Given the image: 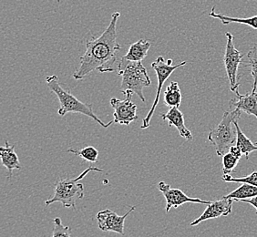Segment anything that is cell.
I'll return each mask as SVG.
<instances>
[{
    "label": "cell",
    "mask_w": 257,
    "mask_h": 237,
    "mask_svg": "<svg viewBox=\"0 0 257 237\" xmlns=\"http://www.w3.org/2000/svg\"><path fill=\"white\" fill-rule=\"evenodd\" d=\"M120 13L114 12L107 29L99 38H91L86 41V51L80 57L79 68L73 73V78L82 80L92 71L100 73L114 72V64L121 47L117 38V22Z\"/></svg>",
    "instance_id": "obj_1"
},
{
    "label": "cell",
    "mask_w": 257,
    "mask_h": 237,
    "mask_svg": "<svg viewBox=\"0 0 257 237\" xmlns=\"http://www.w3.org/2000/svg\"><path fill=\"white\" fill-rule=\"evenodd\" d=\"M118 75L121 76L120 92L126 95L136 94L143 102H146L144 89L152 84L147 69L142 62H128L119 67Z\"/></svg>",
    "instance_id": "obj_5"
},
{
    "label": "cell",
    "mask_w": 257,
    "mask_h": 237,
    "mask_svg": "<svg viewBox=\"0 0 257 237\" xmlns=\"http://www.w3.org/2000/svg\"><path fill=\"white\" fill-rule=\"evenodd\" d=\"M247 66L250 68V73L253 79L252 92H256L257 89V44L248 51Z\"/></svg>",
    "instance_id": "obj_21"
},
{
    "label": "cell",
    "mask_w": 257,
    "mask_h": 237,
    "mask_svg": "<svg viewBox=\"0 0 257 237\" xmlns=\"http://www.w3.org/2000/svg\"><path fill=\"white\" fill-rule=\"evenodd\" d=\"M186 61H183L180 62L179 64L173 66V59H168L167 61H165V59L163 58V56H160L157 58V59L152 63V68L155 70L156 75H157V79H158V86H157V92H156V97L154 99V104L152 106V108L150 109L148 114L146 115V117L144 118L143 121V124L141 126L142 129H147L150 127L151 124V120L154 116V111L157 107L159 103V99H160V95H161V91L163 89V84L164 82L170 78V76L173 74V71L175 69H178L182 66L186 65Z\"/></svg>",
    "instance_id": "obj_6"
},
{
    "label": "cell",
    "mask_w": 257,
    "mask_h": 237,
    "mask_svg": "<svg viewBox=\"0 0 257 237\" xmlns=\"http://www.w3.org/2000/svg\"><path fill=\"white\" fill-rule=\"evenodd\" d=\"M151 41L140 40L134 44L130 46L128 52L120 59L119 67H121L128 62H142L148 55V51L151 48Z\"/></svg>",
    "instance_id": "obj_14"
},
{
    "label": "cell",
    "mask_w": 257,
    "mask_h": 237,
    "mask_svg": "<svg viewBox=\"0 0 257 237\" xmlns=\"http://www.w3.org/2000/svg\"><path fill=\"white\" fill-rule=\"evenodd\" d=\"M235 93L236 98L230 101V109H240L242 112L252 115L257 118V91L241 95L237 89Z\"/></svg>",
    "instance_id": "obj_12"
},
{
    "label": "cell",
    "mask_w": 257,
    "mask_h": 237,
    "mask_svg": "<svg viewBox=\"0 0 257 237\" xmlns=\"http://www.w3.org/2000/svg\"><path fill=\"white\" fill-rule=\"evenodd\" d=\"M238 121H234V125L237 132V140H236V145L239 148L242 150V153L243 155H245L246 160H248V156L250 153H252L254 151H257L256 144H252V141L248 138L245 134L242 132L241 128L238 125Z\"/></svg>",
    "instance_id": "obj_18"
},
{
    "label": "cell",
    "mask_w": 257,
    "mask_h": 237,
    "mask_svg": "<svg viewBox=\"0 0 257 237\" xmlns=\"http://www.w3.org/2000/svg\"><path fill=\"white\" fill-rule=\"evenodd\" d=\"M239 161L240 160L230 152L225 153L223 156V175H230L233 172L234 168L237 166Z\"/></svg>",
    "instance_id": "obj_22"
},
{
    "label": "cell",
    "mask_w": 257,
    "mask_h": 237,
    "mask_svg": "<svg viewBox=\"0 0 257 237\" xmlns=\"http://www.w3.org/2000/svg\"><path fill=\"white\" fill-rule=\"evenodd\" d=\"M223 180L226 183H248L253 186H257V171L251 173L245 177L233 178L231 175H223Z\"/></svg>",
    "instance_id": "obj_23"
},
{
    "label": "cell",
    "mask_w": 257,
    "mask_h": 237,
    "mask_svg": "<svg viewBox=\"0 0 257 237\" xmlns=\"http://www.w3.org/2000/svg\"><path fill=\"white\" fill-rule=\"evenodd\" d=\"M225 36L227 41L224 50L223 63L230 83V89L232 92H235L240 86V83L237 81L238 69L242 63L243 55L235 48L233 43V36L230 32H226Z\"/></svg>",
    "instance_id": "obj_7"
},
{
    "label": "cell",
    "mask_w": 257,
    "mask_h": 237,
    "mask_svg": "<svg viewBox=\"0 0 257 237\" xmlns=\"http://www.w3.org/2000/svg\"><path fill=\"white\" fill-rule=\"evenodd\" d=\"M239 202H242V203H249V204H251L252 206H253V207L255 208V210H256L255 213L257 214V196H255V197L251 198V199L241 200V201H239Z\"/></svg>",
    "instance_id": "obj_26"
},
{
    "label": "cell",
    "mask_w": 257,
    "mask_h": 237,
    "mask_svg": "<svg viewBox=\"0 0 257 237\" xmlns=\"http://www.w3.org/2000/svg\"><path fill=\"white\" fill-rule=\"evenodd\" d=\"M232 199L223 196L222 199L211 202V203L207 204V207L202 213V215L197 219H195L193 222L190 223L191 226H196L199 223L204 221H207L210 219H215V218L221 217V216H227L231 214L232 209Z\"/></svg>",
    "instance_id": "obj_11"
},
{
    "label": "cell",
    "mask_w": 257,
    "mask_h": 237,
    "mask_svg": "<svg viewBox=\"0 0 257 237\" xmlns=\"http://www.w3.org/2000/svg\"><path fill=\"white\" fill-rule=\"evenodd\" d=\"M90 172L102 173V170L96 167H89L79 174L78 177L65 178L59 180L55 185L53 196L45 202L46 206L54 203H61L63 207H73L78 200L84 197V185L80 183L83 178Z\"/></svg>",
    "instance_id": "obj_4"
},
{
    "label": "cell",
    "mask_w": 257,
    "mask_h": 237,
    "mask_svg": "<svg viewBox=\"0 0 257 237\" xmlns=\"http://www.w3.org/2000/svg\"><path fill=\"white\" fill-rule=\"evenodd\" d=\"M158 190L162 192L166 200V207L165 212L168 213L172 208H178L179 206L183 205L184 203H203V204H209L211 202L209 201H203L199 198L190 197L183 193L182 190L172 188L170 184L160 182L158 183Z\"/></svg>",
    "instance_id": "obj_9"
},
{
    "label": "cell",
    "mask_w": 257,
    "mask_h": 237,
    "mask_svg": "<svg viewBox=\"0 0 257 237\" xmlns=\"http://www.w3.org/2000/svg\"><path fill=\"white\" fill-rule=\"evenodd\" d=\"M242 111L238 109H229L223 114L221 123L217 127L211 130L208 134V141L213 144L216 150V154L223 157L227 153L237 140V132L234 121L239 120Z\"/></svg>",
    "instance_id": "obj_3"
},
{
    "label": "cell",
    "mask_w": 257,
    "mask_h": 237,
    "mask_svg": "<svg viewBox=\"0 0 257 237\" xmlns=\"http://www.w3.org/2000/svg\"><path fill=\"white\" fill-rule=\"evenodd\" d=\"M230 153H232L235 157H237L239 160L241 159V157H242V150L241 149L239 148L238 147L237 145H233V146H232L231 147V149H230V151H229Z\"/></svg>",
    "instance_id": "obj_25"
},
{
    "label": "cell",
    "mask_w": 257,
    "mask_h": 237,
    "mask_svg": "<svg viewBox=\"0 0 257 237\" xmlns=\"http://www.w3.org/2000/svg\"><path fill=\"white\" fill-rule=\"evenodd\" d=\"M256 144V145H257V143H256V144Z\"/></svg>",
    "instance_id": "obj_27"
},
{
    "label": "cell",
    "mask_w": 257,
    "mask_h": 237,
    "mask_svg": "<svg viewBox=\"0 0 257 237\" xmlns=\"http://www.w3.org/2000/svg\"><path fill=\"white\" fill-rule=\"evenodd\" d=\"M255 196H257V186H253L248 183H242L240 187H238L236 190L232 191V193L225 195V197L232 199L236 202H239L241 200H245V199H251Z\"/></svg>",
    "instance_id": "obj_19"
},
{
    "label": "cell",
    "mask_w": 257,
    "mask_h": 237,
    "mask_svg": "<svg viewBox=\"0 0 257 237\" xmlns=\"http://www.w3.org/2000/svg\"><path fill=\"white\" fill-rule=\"evenodd\" d=\"M54 229L52 237H71V229L66 226L61 221V218L56 217L54 219Z\"/></svg>",
    "instance_id": "obj_24"
},
{
    "label": "cell",
    "mask_w": 257,
    "mask_h": 237,
    "mask_svg": "<svg viewBox=\"0 0 257 237\" xmlns=\"http://www.w3.org/2000/svg\"><path fill=\"white\" fill-rule=\"evenodd\" d=\"M0 157L2 164L5 166L9 172V179H11L14 170H20V159L15 152V146H10L8 141L5 142V146L0 148Z\"/></svg>",
    "instance_id": "obj_15"
},
{
    "label": "cell",
    "mask_w": 257,
    "mask_h": 237,
    "mask_svg": "<svg viewBox=\"0 0 257 237\" xmlns=\"http://www.w3.org/2000/svg\"><path fill=\"white\" fill-rule=\"evenodd\" d=\"M182 99H183V96H182L178 82L172 81L166 87V89L163 93V103L170 108H173V107L179 108L182 103Z\"/></svg>",
    "instance_id": "obj_16"
},
{
    "label": "cell",
    "mask_w": 257,
    "mask_h": 237,
    "mask_svg": "<svg viewBox=\"0 0 257 237\" xmlns=\"http://www.w3.org/2000/svg\"><path fill=\"white\" fill-rule=\"evenodd\" d=\"M161 117L163 118V121L168 122L170 127L174 126L175 128L177 129L181 137H183L187 141H193V134L190 132V130L185 126L184 116L179 108L177 107L171 108L168 112L161 114Z\"/></svg>",
    "instance_id": "obj_13"
},
{
    "label": "cell",
    "mask_w": 257,
    "mask_h": 237,
    "mask_svg": "<svg viewBox=\"0 0 257 237\" xmlns=\"http://www.w3.org/2000/svg\"><path fill=\"white\" fill-rule=\"evenodd\" d=\"M133 95H126V99H119L112 98L109 101L113 108L114 124L128 126L132 123L138 120L137 106L132 101Z\"/></svg>",
    "instance_id": "obj_8"
},
{
    "label": "cell",
    "mask_w": 257,
    "mask_h": 237,
    "mask_svg": "<svg viewBox=\"0 0 257 237\" xmlns=\"http://www.w3.org/2000/svg\"><path fill=\"white\" fill-rule=\"evenodd\" d=\"M69 153H73L77 156H79L80 158L84 159L85 161L89 163H97L98 162V157H99V151L93 146H87L80 150H73L69 149L68 150Z\"/></svg>",
    "instance_id": "obj_20"
},
{
    "label": "cell",
    "mask_w": 257,
    "mask_h": 237,
    "mask_svg": "<svg viewBox=\"0 0 257 237\" xmlns=\"http://www.w3.org/2000/svg\"><path fill=\"white\" fill-rule=\"evenodd\" d=\"M209 16L213 19L221 20L223 25H228L230 23H238V24H243L251 27L252 29L257 30V15L253 16L252 18H246V19H241V18H232L223 14H217L215 12V7H213L212 11L210 12Z\"/></svg>",
    "instance_id": "obj_17"
},
{
    "label": "cell",
    "mask_w": 257,
    "mask_h": 237,
    "mask_svg": "<svg viewBox=\"0 0 257 237\" xmlns=\"http://www.w3.org/2000/svg\"><path fill=\"white\" fill-rule=\"evenodd\" d=\"M46 82L50 90L54 92L59 99L60 106V109L58 110V114L60 116H65L69 112L83 114L85 116L92 118L103 128H109L111 124H114L113 121L109 122L108 124H104L103 122L94 113L92 104L84 103L77 99L73 94L70 93V91L65 90L60 86L58 76H48L46 78Z\"/></svg>",
    "instance_id": "obj_2"
},
{
    "label": "cell",
    "mask_w": 257,
    "mask_h": 237,
    "mask_svg": "<svg viewBox=\"0 0 257 237\" xmlns=\"http://www.w3.org/2000/svg\"><path fill=\"white\" fill-rule=\"evenodd\" d=\"M136 206L130 208L128 212L124 215H118L116 212L106 209L100 211L97 214L98 225L103 232H114L124 235V222L130 213L135 211Z\"/></svg>",
    "instance_id": "obj_10"
}]
</instances>
